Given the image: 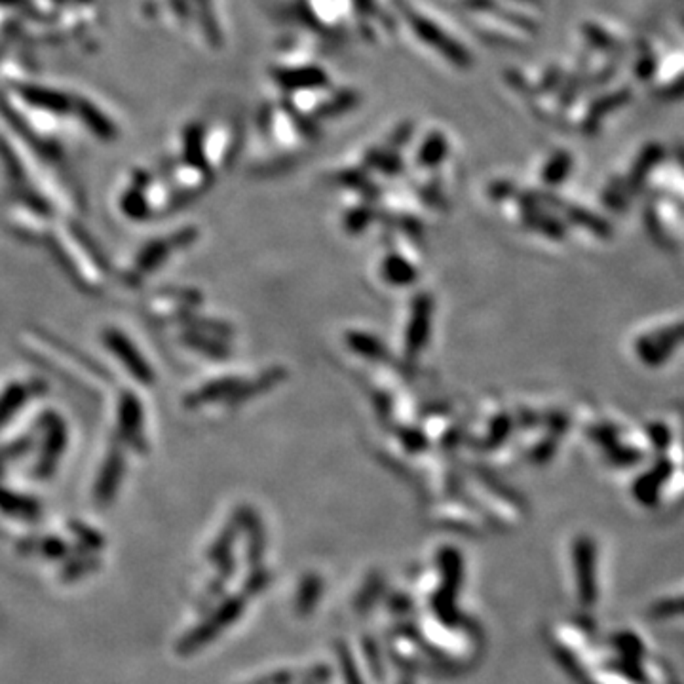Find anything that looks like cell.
Returning a JSON list of instances; mask_svg holds the SVG:
<instances>
[{"mask_svg": "<svg viewBox=\"0 0 684 684\" xmlns=\"http://www.w3.org/2000/svg\"><path fill=\"white\" fill-rule=\"evenodd\" d=\"M434 297L430 293H418L411 302V316L405 329V358L414 360L430 341L434 323Z\"/></svg>", "mask_w": 684, "mask_h": 684, "instance_id": "6da1fadb", "label": "cell"}, {"mask_svg": "<svg viewBox=\"0 0 684 684\" xmlns=\"http://www.w3.org/2000/svg\"><path fill=\"white\" fill-rule=\"evenodd\" d=\"M196 238V232L194 230H185V232H179L175 234L171 240H160V241H154V244L147 246L139 259L136 260V267L134 271H131V278L134 280H139L143 276H147L148 271H154L157 267H160V264L164 262V257L169 255L171 251L179 250V248H187L190 246L192 241Z\"/></svg>", "mask_w": 684, "mask_h": 684, "instance_id": "7a4b0ae2", "label": "cell"}, {"mask_svg": "<svg viewBox=\"0 0 684 684\" xmlns=\"http://www.w3.org/2000/svg\"><path fill=\"white\" fill-rule=\"evenodd\" d=\"M105 342L108 344L110 352L126 365V369L134 374L136 379H139V383L143 384H150L152 379H154V373L150 371L148 363L145 362V358L139 354V352L134 348V344H131L122 333H118V331H107L105 333Z\"/></svg>", "mask_w": 684, "mask_h": 684, "instance_id": "3957f363", "label": "cell"}, {"mask_svg": "<svg viewBox=\"0 0 684 684\" xmlns=\"http://www.w3.org/2000/svg\"><path fill=\"white\" fill-rule=\"evenodd\" d=\"M44 441H46V444H44V449L40 453L36 472L40 477H48L56 470L59 454L65 449V441H67V435H65V426L56 414L48 416L46 435H44Z\"/></svg>", "mask_w": 684, "mask_h": 684, "instance_id": "277c9868", "label": "cell"}, {"mask_svg": "<svg viewBox=\"0 0 684 684\" xmlns=\"http://www.w3.org/2000/svg\"><path fill=\"white\" fill-rule=\"evenodd\" d=\"M285 379H288V371H285L283 367L276 365V367H271L267 371H262L257 379L253 381H241V384L238 386V390L234 392V395L230 397L229 405H240V403H246L250 400H253V397L264 393V392H271L274 390L276 386H280Z\"/></svg>", "mask_w": 684, "mask_h": 684, "instance_id": "5b68a950", "label": "cell"}, {"mask_svg": "<svg viewBox=\"0 0 684 684\" xmlns=\"http://www.w3.org/2000/svg\"><path fill=\"white\" fill-rule=\"evenodd\" d=\"M346 346L354 352V354L374 362V363H392L393 358L390 354L388 346L371 333H365V331H348L344 335Z\"/></svg>", "mask_w": 684, "mask_h": 684, "instance_id": "8992f818", "label": "cell"}, {"mask_svg": "<svg viewBox=\"0 0 684 684\" xmlns=\"http://www.w3.org/2000/svg\"><path fill=\"white\" fill-rule=\"evenodd\" d=\"M575 565L582 595L586 601H589L595 597V546L586 536H580L575 542Z\"/></svg>", "mask_w": 684, "mask_h": 684, "instance_id": "52a82bcc", "label": "cell"}, {"mask_svg": "<svg viewBox=\"0 0 684 684\" xmlns=\"http://www.w3.org/2000/svg\"><path fill=\"white\" fill-rule=\"evenodd\" d=\"M241 384V379L238 377H225V379H217L213 383L204 384L200 390H196L187 397V405L189 407H198V405H206V403H217V402H225L229 403L238 386Z\"/></svg>", "mask_w": 684, "mask_h": 684, "instance_id": "ba28073f", "label": "cell"}, {"mask_svg": "<svg viewBox=\"0 0 684 684\" xmlns=\"http://www.w3.org/2000/svg\"><path fill=\"white\" fill-rule=\"evenodd\" d=\"M122 472H124V460L120 456L118 451H110L105 466L101 470V475L97 479V487H96V498L99 504H108L110 498L115 496L117 489H118V483H120V477H122Z\"/></svg>", "mask_w": 684, "mask_h": 684, "instance_id": "9c48e42d", "label": "cell"}, {"mask_svg": "<svg viewBox=\"0 0 684 684\" xmlns=\"http://www.w3.org/2000/svg\"><path fill=\"white\" fill-rule=\"evenodd\" d=\"M383 278L395 288H407L418 280V271L400 253H388L383 260Z\"/></svg>", "mask_w": 684, "mask_h": 684, "instance_id": "30bf717a", "label": "cell"}, {"mask_svg": "<svg viewBox=\"0 0 684 684\" xmlns=\"http://www.w3.org/2000/svg\"><path fill=\"white\" fill-rule=\"evenodd\" d=\"M238 608H240V605L236 601L230 603V605H227V607H223V610H220L217 614L215 620H209L206 626H202L200 629H196L194 633H190L185 638V643H181L179 650L181 652H192L194 648H198V647H202L204 643H208L211 635H215L220 628L227 626V622L232 620V618L238 614Z\"/></svg>", "mask_w": 684, "mask_h": 684, "instance_id": "8fae6325", "label": "cell"}, {"mask_svg": "<svg viewBox=\"0 0 684 684\" xmlns=\"http://www.w3.org/2000/svg\"><path fill=\"white\" fill-rule=\"evenodd\" d=\"M141 405L131 393H126L120 402V430L128 444L141 445Z\"/></svg>", "mask_w": 684, "mask_h": 684, "instance_id": "7c38bea8", "label": "cell"}, {"mask_svg": "<svg viewBox=\"0 0 684 684\" xmlns=\"http://www.w3.org/2000/svg\"><path fill=\"white\" fill-rule=\"evenodd\" d=\"M475 477L487 487L493 495H496L498 498H504L507 504H512L516 507H523V496L512 487V485H507L496 472H493L491 468L487 466H475Z\"/></svg>", "mask_w": 684, "mask_h": 684, "instance_id": "4fadbf2b", "label": "cell"}, {"mask_svg": "<svg viewBox=\"0 0 684 684\" xmlns=\"http://www.w3.org/2000/svg\"><path fill=\"white\" fill-rule=\"evenodd\" d=\"M514 424H516V423H514V416H512V414H507V413H498V414L493 418V423H491V426H489L487 435H485V437L481 439L479 447H481V449H487V451H495V449H498L500 445L505 444L507 437L512 435V432H514Z\"/></svg>", "mask_w": 684, "mask_h": 684, "instance_id": "5bb4252c", "label": "cell"}, {"mask_svg": "<svg viewBox=\"0 0 684 684\" xmlns=\"http://www.w3.org/2000/svg\"><path fill=\"white\" fill-rule=\"evenodd\" d=\"M185 342L196 352H200V354L213 358V360H225L230 356V348L223 342V339H217L211 335H202V333H196V331H189Z\"/></svg>", "mask_w": 684, "mask_h": 684, "instance_id": "9a60e30c", "label": "cell"}, {"mask_svg": "<svg viewBox=\"0 0 684 684\" xmlns=\"http://www.w3.org/2000/svg\"><path fill=\"white\" fill-rule=\"evenodd\" d=\"M27 395H29V390L24 388V386H19V384L10 386V388L3 393V397H0V426H3V424L8 421V418H10V416H12L21 405L26 403Z\"/></svg>", "mask_w": 684, "mask_h": 684, "instance_id": "2e32d148", "label": "cell"}, {"mask_svg": "<svg viewBox=\"0 0 684 684\" xmlns=\"http://www.w3.org/2000/svg\"><path fill=\"white\" fill-rule=\"evenodd\" d=\"M397 439H400L402 447L411 453V454H421L428 449L430 441L428 435L421 428H413V426H403L395 430Z\"/></svg>", "mask_w": 684, "mask_h": 684, "instance_id": "e0dca14e", "label": "cell"}, {"mask_svg": "<svg viewBox=\"0 0 684 684\" xmlns=\"http://www.w3.org/2000/svg\"><path fill=\"white\" fill-rule=\"evenodd\" d=\"M374 217H377V213H374V209L369 206L354 208L344 217V229L348 234H362L373 223Z\"/></svg>", "mask_w": 684, "mask_h": 684, "instance_id": "ac0fdd59", "label": "cell"}, {"mask_svg": "<svg viewBox=\"0 0 684 684\" xmlns=\"http://www.w3.org/2000/svg\"><path fill=\"white\" fill-rule=\"evenodd\" d=\"M0 507H3L5 512L8 514H17V516H26V517H33L36 514V505L33 504V500H26V498H19L12 493H5L0 491Z\"/></svg>", "mask_w": 684, "mask_h": 684, "instance_id": "d6986e66", "label": "cell"}, {"mask_svg": "<svg viewBox=\"0 0 684 684\" xmlns=\"http://www.w3.org/2000/svg\"><path fill=\"white\" fill-rule=\"evenodd\" d=\"M386 225H393L397 230L403 232L407 238L418 241L424 240V227L418 219L414 217H392V219H384Z\"/></svg>", "mask_w": 684, "mask_h": 684, "instance_id": "ffe728a7", "label": "cell"}, {"mask_svg": "<svg viewBox=\"0 0 684 684\" xmlns=\"http://www.w3.org/2000/svg\"><path fill=\"white\" fill-rule=\"evenodd\" d=\"M556 451H557V437H551L547 435L546 439L538 441V444L528 451V460L533 462V465H546V462H549L551 458L556 456Z\"/></svg>", "mask_w": 684, "mask_h": 684, "instance_id": "44dd1931", "label": "cell"}, {"mask_svg": "<svg viewBox=\"0 0 684 684\" xmlns=\"http://www.w3.org/2000/svg\"><path fill=\"white\" fill-rule=\"evenodd\" d=\"M540 426H544L551 437H559V435L567 434L570 421H568V416L561 411H549L542 416Z\"/></svg>", "mask_w": 684, "mask_h": 684, "instance_id": "7402d4cb", "label": "cell"}, {"mask_svg": "<svg viewBox=\"0 0 684 684\" xmlns=\"http://www.w3.org/2000/svg\"><path fill=\"white\" fill-rule=\"evenodd\" d=\"M373 407H374V413H377V416L381 418L383 423H390L392 421V414H393V400L392 395L384 390H377L373 393Z\"/></svg>", "mask_w": 684, "mask_h": 684, "instance_id": "603a6c76", "label": "cell"}, {"mask_svg": "<svg viewBox=\"0 0 684 684\" xmlns=\"http://www.w3.org/2000/svg\"><path fill=\"white\" fill-rule=\"evenodd\" d=\"M568 173V160L565 157H557L546 166L544 181L549 185H559Z\"/></svg>", "mask_w": 684, "mask_h": 684, "instance_id": "cb8c5ba5", "label": "cell"}, {"mask_svg": "<svg viewBox=\"0 0 684 684\" xmlns=\"http://www.w3.org/2000/svg\"><path fill=\"white\" fill-rule=\"evenodd\" d=\"M514 423H517L523 430H531V428H538L540 426L542 416L538 413L531 411V409H525L523 407V409L517 411V414L514 418Z\"/></svg>", "mask_w": 684, "mask_h": 684, "instance_id": "d4e9b609", "label": "cell"}, {"mask_svg": "<svg viewBox=\"0 0 684 684\" xmlns=\"http://www.w3.org/2000/svg\"><path fill=\"white\" fill-rule=\"evenodd\" d=\"M460 437H462V434H460V430H449L447 434H445V437H444V441H441V445H444L445 449H451V447H454V445H458V441H460Z\"/></svg>", "mask_w": 684, "mask_h": 684, "instance_id": "484cf974", "label": "cell"}]
</instances>
